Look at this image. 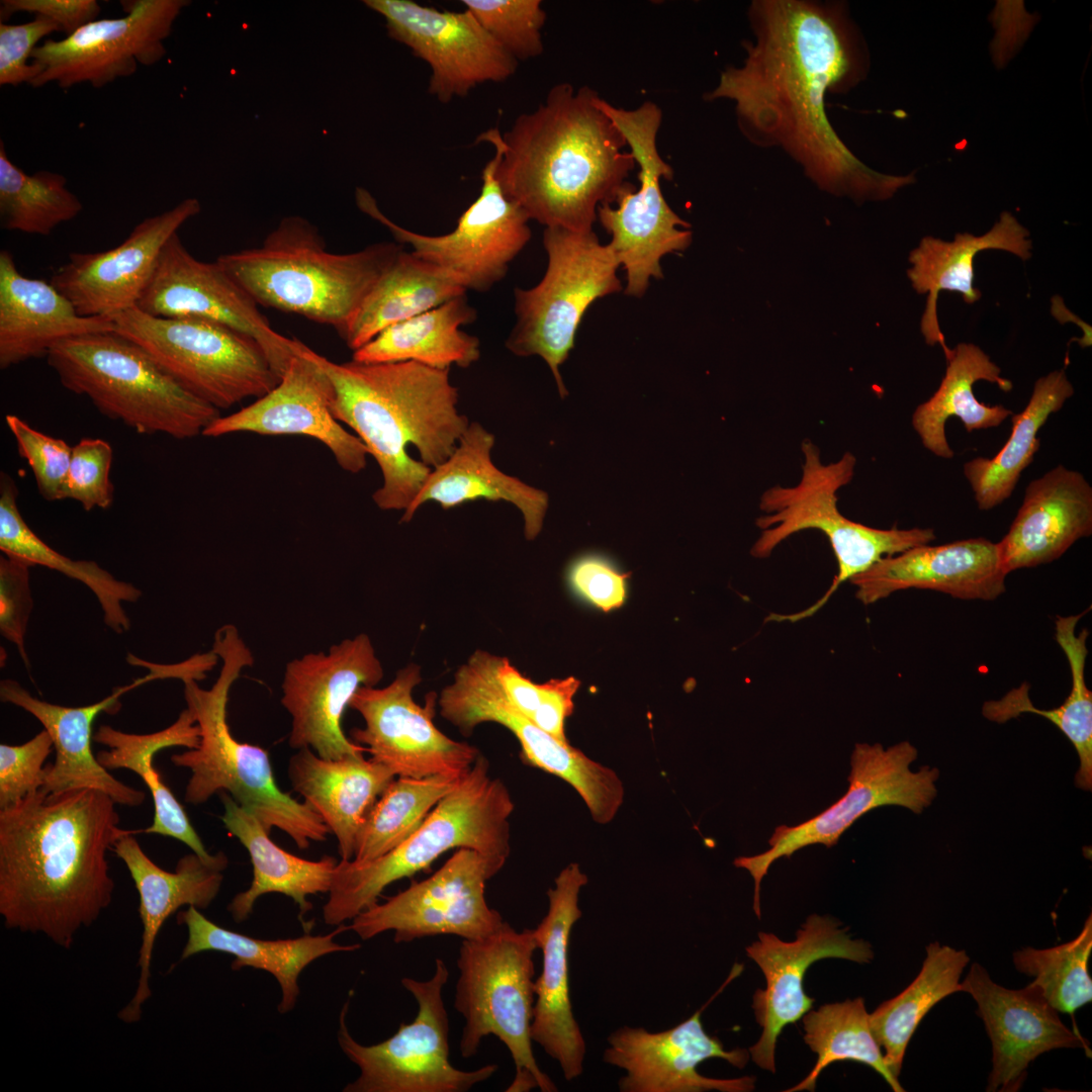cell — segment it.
Instances as JSON below:
<instances>
[{
  "instance_id": "6da1fadb",
  "label": "cell",
  "mask_w": 1092,
  "mask_h": 1092,
  "mask_svg": "<svg viewBox=\"0 0 1092 1092\" xmlns=\"http://www.w3.org/2000/svg\"><path fill=\"white\" fill-rule=\"evenodd\" d=\"M745 58L729 66L706 101L734 103L752 144L779 148L821 189L857 202L886 200L916 181L914 173H880L857 158L829 121L828 94H844L870 70L867 42L838 1L754 0Z\"/></svg>"
},
{
  "instance_id": "7a4b0ae2",
  "label": "cell",
  "mask_w": 1092,
  "mask_h": 1092,
  "mask_svg": "<svg viewBox=\"0 0 1092 1092\" xmlns=\"http://www.w3.org/2000/svg\"><path fill=\"white\" fill-rule=\"evenodd\" d=\"M104 792L40 789L0 809V914L6 928L70 948L112 901L106 853L125 834Z\"/></svg>"
},
{
  "instance_id": "3957f363",
  "label": "cell",
  "mask_w": 1092,
  "mask_h": 1092,
  "mask_svg": "<svg viewBox=\"0 0 1092 1092\" xmlns=\"http://www.w3.org/2000/svg\"><path fill=\"white\" fill-rule=\"evenodd\" d=\"M598 95L588 86L556 84L503 135L496 128L480 134L498 155L500 188L530 220L592 232L598 207L615 202L635 168L625 138L596 104Z\"/></svg>"
},
{
  "instance_id": "277c9868",
  "label": "cell",
  "mask_w": 1092,
  "mask_h": 1092,
  "mask_svg": "<svg viewBox=\"0 0 1092 1092\" xmlns=\"http://www.w3.org/2000/svg\"><path fill=\"white\" fill-rule=\"evenodd\" d=\"M320 362L334 388L333 416L356 433L381 470L374 503L404 513L470 424L457 408L449 369L414 361L336 363L322 355Z\"/></svg>"
},
{
  "instance_id": "5b68a950",
  "label": "cell",
  "mask_w": 1092,
  "mask_h": 1092,
  "mask_svg": "<svg viewBox=\"0 0 1092 1092\" xmlns=\"http://www.w3.org/2000/svg\"><path fill=\"white\" fill-rule=\"evenodd\" d=\"M211 650L222 662L214 684L205 690L196 680L183 681L186 708L200 730L196 748L171 756L174 765L191 771L185 802L200 805L214 794L226 792L269 833L272 828L282 830L300 849L311 841H325L330 829L307 803L279 789L267 750L239 741L231 731L229 695L243 668L254 663L250 648L238 629L225 624L216 630Z\"/></svg>"
},
{
  "instance_id": "8992f818",
  "label": "cell",
  "mask_w": 1092,
  "mask_h": 1092,
  "mask_svg": "<svg viewBox=\"0 0 1092 1092\" xmlns=\"http://www.w3.org/2000/svg\"><path fill=\"white\" fill-rule=\"evenodd\" d=\"M402 247L382 242L332 253L313 224L290 215L262 245L216 261L258 305L331 326L342 336Z\"/></svg>"
},
{
  "instance_id": "52a82bcc",
  "label": "cell",
  "mask_w": 1092,
  "mask_h": 1092,
  "mask_svg": "<svg viewBox=\"0 0 1092 1092\" xmlns=\"http://www.w3.org/2000/svg\"><path fill=\"white\" fill-rule=\"evenodd\" d=\"M513 811L509 789L490 776L487 759L479 754L457 787L398 846L370 861H338L323 909L325 922L341 925L353 919L376 903L387 886L427 869L451 849L470 848L507 860Z\"/></svg>"
},
{
  "instance_id": "ba28073f",
  "label": "cell",
  "mask_w": 1092,
  "mask_h": 1092,
  "mask_svg": "<svg viewBox=\"0 0 1092 1092\" xmlns=\"http://www.w3.org/2000/svg\"><path fill=\"white\" fill-rule=\"evenodd\" d=\"M47 360L66 389L87 396L100 414L139 434L190 439L220 416L114 331L63 340Z\"/></svg>"
},
{
  "instance_id": "9c48e42d",
  "label": "cell",
  "mask_w": 1092,
  "mask_h": 1092,
  "mask_svg": "<svg viewBox=\"0 0 1092 1092\" xmlns=\"http://www.w3.org/2000/svg\"><path fill=\"white\" fill-rule=\"evenodd\" d=\"M802 452L804 464L800 481L790 487L775 485L760 497L759 508L764 515L755 523L762 531L751 554L766 558L793 534L815 529L827 537L838 570L829 588L812 606L791 615L770 614L765 621L793 623L808 618L827 603L841 583L880 559L936 539L931 528L884 530L847 519L837 508V491L851 481L855 457L846 452L839 460L824 464L819 449L811 441L802 443Z\"/></svg>"
},
{
  "instance_id": "30bf717a",
  "label": "cell",
  "mask_w": 1092,
  "mask_h": 1092,
  "mask_svg": "<svg viewBox=\"0 0 1092 1092\" xmlns=\"http://www.w3.org/2000/svg\"><path fill=\"white\" fill-rule=\"evenodd\" d=\"M536 949L533 929L517 931L505 921L484 937L462 939L457 958L454 1007L464 1018L460 1054L471 1058L483 1037L496 1036L510 1052L516 1068L508 1092L534 1088L557 1091L539 1068L532 1050Z\"/></svg>"
},
{
  "instance_id": "8fae6325",
  "label": "cell",
  "mask_w": 1092,
  "mask_h": 1092,
  "mask_svg": "<svg viewBox=\"0 0 1092 1092\" xmlns=\"http://www.w3.org/2000/svg\"><path fill=\"white\" fill-rule=\"evenodd\" d=\"M543 246L548 258L544 276L531 288H515L516 324L506 347L517 356L543 358L563 398L568 391L559 367L574 347L586 309L622 289L620 264L594 231L545 228Z\"/></svg>"
},
{
  "instance_id": "7c38bea8",
  "label": "cell",
  "mask_w": 1092,
  "mask_h": 1092,
  "mask_svg": "<svg viewBox=\"0 0 1092 1092\" xmlns=\"http://www.w3.org/2000/svg\"><path fill=\"white\" fill-rule=\"evenodd\" d=\"M596 104L621 131L639 166V188L625 182L617 193L616 207L600 205L597 217L611 235L608 246L626 271L625 294L641 297L651 278H663L661 258L690 246L691 231L679 229L690 223L671 209L660 188V179L671 180L673 170L657 148L659 106L644 101L635 109H625L599 95Z\"/></svg>"
},
{
  "instance_id": "4fadbf2b",
  "label": "cell",
  "mask_w": 1092,
  "mask_h": 1092,
  "mask_svg": "<svg viewBox=\"0 0 1092 1092\" xmlns=\"http://www.w3.org/2000/svg\"><path fill=\"white\" fill-rule=\"evenodd\" d=\"M130 340L187 391L217 410L262 397L280 381L260 344L243 333L199 318L147 314L136 306L112 316Z\"/></svg>"
},
{
  "instance_id": "5bb4252c",
  "label": "cell",
  "mask_w": 1092,
  "mask_h": 1092,
  "mask_svg": "<svg viewBox=\"0 0 1092 1092\" xmlns=\"http://www.w3.org/2000/svg\"><path fill=\"white\" fill-rule=\"evenodd\" d=\"M449 971L441 959L429 980L403 978L401 985L418 1003L415 1019L401 1022L387 1039L364 1045L350 1034L345 1018L349 1000L340 1016L339 1044L359 1068L360 1075L346 1092H465L489 1079L498 1069L488 1064L473 1071L455 1068L449 1060V1018L443 988Z\"/></svg>"
},
{
  "instance_id": "9a60e30c",
  "label": "cell",
  "mask_w": 1092,
  "mask_h": 1092,
  "mask_svg": "<svg viewBox=\"0 0 1092 1092\" xmlns=\"http://www.w3.org/2000/svg\"><path fill=\"white\" fill-rule=\"evenodd\" d=\"M496 657L480 649L468 657L438 697L440 715L465 736L482 723L503 725L519 741L524 762L568 783L582 798L593 819L609 823L624 800V787L617 774L545 732L518 711L498 684Z\"/></svg>"
},
{
  "instance_id": "2e32d148",
  "label": "cell",
  "mask_w": 1092,
  "mask_h": 1092,
  "mask_svg": "<svg viewBox=\"0 0 1092 1092\" xmlns=\"http://www.w3.org/2000/svg\"><path fill=\"white\" fill-rule=\"evenodd\" d=\"M917 756V749L908 741L888 748L880 743L855 744L845 795L798 825L778 826L768 840L770 848L764 852L734 859V866L748 871L754 881L753 911L758 918L760 884L775 860L790 857L808 845H835L857 819L878 807L901 806L920 814L932 803L939 770L924 765L912 771L910 765Z\"/></svg>"
},
{
  "instance_id": "e0dca14e",
  "label": "cell",
  "mask_w": 1092,
  "mask_h": 1092,
  "mask_svg": "<svg viewBox=\"0 0 1092 1092\" xmlns=\"http://www.w3.org/2000/svg\"><path fill=\"white\" fill-rule=\"evenodd\" d=\"M506 861L474 849L457 848L428 879L369 906L348 928L363 940L392 930L395 943L437 935L484 937L505 922L487 904L485 887Z\"/></svg>"
},
{
  "instance_id": "ac0fdd59",
  "label": "cell",
  "mask_w": 1092,
  "mask_h": 1092,
  "mask_svg": "<svg viewBox=\"0 0 1092 1092\" xmlns=\"http://www.w3.org/2000/svg\"><path fill=\"white\" fill-rule=\"evenodd\" d=\"M498 155L485 165L478 197L459 216L453 231L427 236L406 230L388 218L375 198L357 188L358 208L384 225L394 240L453 274L466 290L484 292L506 276L510 263L531 238L529 217L509 199L495 177Z\"/></svg>"
},
{
  "instance_id": "d6986e66",
  "label": "cell",
  "mask_w": 1092,
  "mask_h": 1092,
  "mask_svg": "<svg viewBox=\"0 0 1092 1092\" xmlns=\"http://www.w3.org/2000/svg\"><path fill=\"white\" fill-rule=\"evenodd\" d=\"M421 681V667L410 663L386 687L359 688L349 707L361 715L365 726L351 729L350 739L396 777H463L480 752L437 728L435 693L426 696L424 706L415 702L413 692Z\"/></svg>"
},
{
  "instance_id": "ffe728a7",
  "label": "cell",
  "mask_w": 1092,
  "mask_h": 1092,
  "mask_svg": "<svg viewBox=\"0 0 1092 1092\" xmlns=\"http://www.w3.org/2000/svg\"><path fill=\"white\" fill-rule=\"evenodd\" d=\"M189 4L186 0L121 1L123 17L95 19L60 40H44L30 57L38 70L30 86L55 82L61 88L82 83L100 88L133 75L139 64L158 63L167 53L164 41L176 18Z\"/></svg>"
},
{
  "instance_id": "44dd1931",
  "label": "cell",
  "mask_w": 1092,
  "mask_h": 1092,
  "mask_svg": "<svg viewBox=\"0 0 1092 1092\" xmlns=\"http://www.w3.org/2000/svg\"><path fill=\"white\" fill-rule=\"evenodd\" d=\"M135 306L153 316L199 318L250 336L263 348L280 378L304 346L274 331L256 301L218 262L196 259L178 233L164 246Z\"/></svg>"
},
{
  "instance_id": "7402d4cb",
  "label": "cell",
  "mask_w": 1092,
  "mask_h": 1092,
  "mask_svg": "<svg viewBox=\"0 0 1092 1092\" xmlns=\"http://www.w3.org/2000/svg\"><path fill=\"white\" fill-rule=\"evenodd\" d=\"M382 665L370 638L359 634L286 664L281 704L292 719L289 745L311 748L326 759L361 755L366 748L348 738L341 721L361 687H375Z\"/></svg>"
},
{
  "instance_id": "603a6c76",
  "label": "cell",
  "mask_w": 1092,
  "mask_h": 1092,
  "mask_svg": "<svg viewBox=\"0 0 1092 1092\" xmlns=\"http://www.w3.org/2000/svg\"><path fill=\"white\" fill-rule=\"evenodd\" d=\"M385 19L387 34L431 69L428 91L442 103L464 97L477 85L503 82L518 61L468 11L438 10L412 0H365Z\"/></svg>"
},
{
  "instance_id": "cb8c5ba5",
  "label": "cell",
  "mask_w": 1092,
  "mask_h": 1092,
  "mask_svg": "<svg viewBox=\"0 0 1092 1092\" xmlns=\"http://www.w3.org/2000/svg\"><path fill=\"white\" fill-rule=\"evenodd\" d=\"M839 925L829 916L812 914L793 941L759 932L758 939L746 946L747 957L759 967L766 982L765 988L757 989L752 999L755 1020L762 1031L748 1051L759 1068L776 1072L775 1051L784 1027L812 1009L814 998L806 995L804 978L813 963L843 959L863 964L873 960L872 945L862 939H852L847 928Z\"/></svg>"
},
{
  "instance_id": "d4e9b609",
  "label": "cell",
  "mask_w": 1092,
  "mask_h": 1092,
  "mask_svg": "<svg viewBox=\"0 0 1092 1092\" xmlns=\"http://www.w3.org/2000/svg\"><path fill=\"white\" fill-rule=\"evenodd\" d=\"M734 966L718 992L690 1018L672 1028L651 1032L642 1027L623 1026L608 1037L604 1062L626 1072L619 1080L622 1092H748L755 1088V1078L716 1079L699 1073L698 1066L713 1058L723 1059L743 1069L750 1058L749 1051L724 1049L721 1040L709 1035L703 1027L701 1013L705 1007L741 973Z\"/></svg>"
},
{
  "instance_id": "484cf974",
  "label": "cell",
  "mask_w": 1092,
  "mask_h": 1092,
  "mask_svg": "<svg viewBox=\"0 0 1092 1092\" xmlns=\"http://www.w3.org/2000/svg\"><path fill=\"white\" fill-rule=\"evenodd\" d=\"M333 384L320 362V354L304 345L290 359L272 390L237 413L219 416L202 436L239 432L306 436L329 448L341 468L358 473L366 467L369 453L362 441L333 416Z\"/></svg>"
},
{
  "instance_id": "4316f807",
  "label": "cell",
  "mask_w": 1092,
  "mask_h": 1092,
  "mask_svg": "<svg viewBox=\"0 0 1092 1092\" xmlns=\"http://www.w3.org/2000/svg\"><path fill=\"white\" fill-rule=\"evenodd\" d=\"M133 664L149 667L151 670L131 684L114 689L103 700L83 707L52 704L33 697L14 679L1 680V701L31 714L53 739L56 759L53 764L46 766L44 784L40 789L42 792L57 794L77 789H95L106 793L119 805L136 807L144 803L145 792L115 779L93 754V722L101 712L110 715L118 713L121 708L120 697L123 694L155 679L182 680L188 676L189 667L186 661L156 664L138 657Z\"/></svg>"
},
{
  "instance_id": "83f0119b",
  "label": "cell",
  "mask_w": 1092,
  "mask_h": 1092,
  "mask_svg": "<svg viewBox=\"0 0 1092 1092\" xmlns=\"http://www.w3.org/2000/svg\"><path fill=\"white\" fill-rule=\"evenodd\" d=\"M201 205L186 198L139 222L118 246L97 253H72L50 282L85 316H113L136 305L164 246Z\"/></svg>"
},
{
  "instance_id": "f1b7e54d",
  "label": "cell",
  "mask_w": 1092,
  "mask_h": 1092,
  "mask_svg": "<svg viewBox=\"0 0 1092 1092\" xmlns=\"http://www.w3.org/2000/svg\"><path fill=\"white\" fill-rule=\"evenodd\" d=\"M962 984L978 1005L992 1043V1070L987 1091L1015 1092L1026 1078L1029 1064L1056 1049L1081 1048L1089 1043L1068 1028L1058 1011L1031 983L1013 990L996 984L979 964H973Z\"/></svg>"
},
{
  "instance_id": "f546056e",
  "label": "cell",
  "mask_w": 1092,
  "mask_h": 1092,
  "mask_svg": "<svg viewBox=\"0 0 1092 1092\" xmlns=\"http://www.w3.org/2000/svg\"><path fill=\"white\" fill-rule=\"evenodd\" d=\"M587 877L577 863L565 867L547 892L548 911L533 929L543 956L542 971L534 982L532 1040L554 1059L563 1077L572 1081L583 1072L585 1041L574 1017L569 996L568 946L571 930L581 917L580 889Z\"/></svg>"
},
{
  "instance_id": "4dcf8cb0",
  "label": "cell",
  "mask_w": 1092,
  "mask_h": 1092,
  "mask_svg": "<svg viewBox=\"0 0 1092 1092\" xmlns=\"http://www.w3.org/2000/svg\"><path fill=\"white\" fill-rule=\"evenodd\" d=\"M1007 575L998 544L971 538L919 545L886 556L849 581L864 605L908 588L931 589L961 600L993 601L1005 593Z\"/></svg>"
},
{
  "instance_id": "1f68e13d",
  "label": "cell",
  "mask_w": 1092,
  "mask_h": 1092,
  "mask_svg": "<svg viewBox=\"0 0 1092 1092\" xmlns=\"http://www.w3.org/2000/svg\"><path fill=\"white\" fill-rule=\"evenodd\" d=\"M136 833L140 832L123 835L112 849L126 866L139 893L143 926L138 987L131 1000L118 1013V1018L125 1023H134L142 1018L143 1005L152 995L153 949L164 922L184 905L207 908L220 890L222 871L229 863L222 851L210 860L192 852L178 860L175 872H168L144 852L134 837Z\"/></svg>"
},
{
  "instance_id": "d6a6232c",
  "label": "cell",
  "mask_w": 1092,
  "mask_h": 1092,
  "mask_svg": "<svg viewBox=\"0 0 1092 1092\" xmlns=\"http://www.w3.org/2000/svg\"><path fill=\"white\" fill-rule=\"evenodd\" d=\"M1092 533V487L1077 470L1058 465L1028 483L1022 504L998 544L1009 574L1060 558Z\"/></svg>"
},
{
  "instance_id": "836d02e7",
  "label": "cell",
  "mask_w": 1092,
  "mask_h": 1092,
  "mask_svg": "<svg viewBox=\"0 0 1092 1092\" xmlns=\"http://www.w3.org/2000/svg\"><path fill=\"white\" fill-rule=\"evenodd\" d=\"M112 316H85L51 282L22 275L7 250L0 252V368L47 357L59 342L112 332Z\"/></svg>"
},
{
  "instance_id": "e575fe53",
  "label": "cell",
  "mask_w": 1092,
  "mask_h": 1092,
  "mask_svg": "<svg viewBox=\"0 0 1092 1092\" xmlns=\"http://www.w3.org/2000/svg\"><path fill=\"white\" fill-rule=\"evenodd\" d=\"M493 445L491 433L476 422L470 423L453 453L431 469L401 522L411 521L419 508L430 502L449 510L478 499L503 500L521 511L525 537L535 539L543 527L548 494L498 469L490 456Z\"/></svg>"
},
{
  "instance_id": "d590c367",
  "label": "cell",
  "mask_w": 1092,
  "mask_h": 1092,
  "mask_svg": "<svg viewBox=\"0 0 1092 1092\" xmlns=\"http://www.w3.org/2000/svg\"><path fill=\"white\" fill-rule=\"evenodd\" d=\"M292 788L318 814L338 842L341 859L354 857L358 833L374 803L396 778L363 754L326 759L303 747L288 762Z\"/></svg>"
},
{
  "instance_id": "8d00e7d4",
  "label": "cell",
  "mask_w": 1092,
  "mask_h": 1092,
  "mask_svg": "<svg viewBox=\"0 0 1092 1092\" xmlns=\"http://www.w3.org/2000/svg\"><path fill=\"white\" fill-rule=\"evenodd\" d=\"M1031 247L1028 230L1008 211H1003L991 230L982 236L961 233L950 242L924 237L910 253L909 261L913 266L908 270V276L918 293L927 294L921 318L925 342L929 346L939 344L946 360L952 355L938 325V294L943 290L960 292L969 304L981 298V292L974 286V259L979 252L1003 250L1025 261L1031 257Z\"/></svg>"
},
{
  "instance_id": "74e56055",
  "label": "cell",
  "mask_w": 1092,
  "mask_h": 1092,
  "mask_svg": "<svg viewBox=\"0 0 1092 1092\" xmlns=\"http://www.w3.org/2000/svg\"><path fill=\"white\" fill-rule=\"evenodd\" d=\"M224 828L248 850L253 864L249 889L238 893L228 906L236 922L246 920L257 899L268 893L290 897L299 908V919L311 909L307 897L330 891L338 863L333 856L318 860L298 857L279 847L260 820L226 792H220Z\"/></svg>"
},
{
  "instance_id": "f35d334b",
  "label": "cell",
  "mask_w": 1092,
  "mask_h": 1092,
  "mask_svg": "<svg viewBox=\"0 0 1092 1092\" xmlns=\"http://www.w3.org/2000/svg\"><path fill=\"white\" fill-rule=\"evenodd\" d=\"M177 920L188 931L181 960L202 951H220L235 957L233 970L252 967L269 972L281 987L282 999L278 1005L281 1013L294 1007L299 994L298 977L307 965L328 953L354 951L361 947L359 943L342 945L334 940L336 935L349 930L342 924L325 935L306 932L297 938L263 940L213 923L195 906L180 911Z\"/></svg>"
},
{
  "instance_id": "ab89813d",
  "label": "cell",
  "mask_w": 1092,
  "mask_h": 1092,
  "mask_svg": "<svg viewBox=\"0 0 1092 1092\" xmlns=\"http://www.w3.org/2000/svg\"><path fill=\"white\" fill-rule=\"evenodd\" d=\"M93 740L109 747V750L96 754L103 767L129 769L140 776L149 788L155 808L154 820L142 832L175 838L206 860L215 857V854L207 851L183 806L153 766V757L161 749L174 746L192 749L198 746L200 730L189 709H184L174 723L160 731L135 734L101 725Z\"/></svg>"
},
{
  "instance_id": "60d3db41",
  "label": "cell",
  "mask_w": 1092,
  "mask_h": 1092,
  "mask_svg": "<svg viewBox=\"0 0 1092 1092\" xmlns=\"http://www.w3.org/2000/svg\"><path fill=\"white\" fill-rule=\"evenodd\" d=\"M943 378L932 396L919 404L912 415V426L922 445L937 457L950 459L953 451L946 435L945 423L958 417L970 433L995 428L1013 413L1001 404L980 402L973 385L978 380L995 383L1003 391L1012 389V382L1001 376V369L977 345L960 343L952 349Z\"/></svg>"
},
{
  "instance_id": "b9f144b4",
  "label": "cell",
  "mask_w": 1092,
  "mask_h": 1092,
  "mask_svg": "<svg viewBox=\"0 0 1092 1092\" xmlns=\"http://www.w3.org/2000/svg\"><path fill=\"white\" fill-rule=\"evenodd\" d=\"M466 294L394 324L353 352L362 363L414 361L430 367L467 368L480 357L477 337L461 330L476 320Z\"/></svg>"
},
{
  "instance_id": "7bdbcfd3",
  "label": "cell",
  "mask_w": 1092,
  "mask_h": 1092,
  "mask_svg": "<svg viewBox=\"0 0 1092 1092\" xmlns=\"http://www.w3.org/2000/svg\"><path fill=\"white\" fill-rule=\"evenodd\" d=\"M447 270L402 250L377 280L341 338L356 351L386 328L466 294Z\"/></svg>"
},
{
  "instance_id": "ee69618b",
  "label": "cell",
  "mask_w": 1092,
  "mask_h": 1092,
  "mask_svg": "<svg viewBox=\"0 0 1092 1092\" xmlns=\"http://www.w3.org/2000/svg\"><path fill=\"white\" fill-rule=\"evenodd\" d=\"M1058 616L1055 621V638L1064 651L1072 675V689L1065 702L1054 709H1037L1029 698V686L1023 682L997 701L985 702L982 714L996 723H1005L1023 713L1039 715L1054 725L1070 740L1079 757L1075 776L1077 788L1092 789V693L1085 680V664L1088 655L1089 632L1083 629L1076 634L1079 620L1085 614Z\"/></svg>"
},
{
  "instance_id": "f6af8a7d",
  "label": "cell",
  "mask_w": 1092,
  "mask_h": 1092,
  "mask_svg": "<svg viewBox=\"0 0 1092 1092\" xmlns=\"http://www.w3.org/2000/svg\"><path fill=\"white\" fill-rule=\"evenodd\" d=\"M1073 394L1074 387L1064 369L1039 377L1025 407L1013 415L1011 434L1002 449L992 458L977 457L964 464V474L980 510H991L1011 495L1040 447L1038 431Z\"/></svg>"
},
{
  "instance_id": "bcb514c9",
  "label": "cell",
  "mask_w": 1092,
  "mask_h": 1092,
  "mask_svg": "<svg viewBox=\"0 0 1092 1092\" xmlns=\"http://www.w3.org/2000/svg\"><path fill=\"white\" fill-rule=\"evenodd\" d=\"M18 489L6 473L0 477V550L41 565L85 584L96 597L104 623L115 633L129 630L130 620L122 603H134L142 590L132 583L116 579L92 560H73L50 547L26 524L17 506Z\"/></svg>"
},
{
  "instance_id": "7dc6e473",
  "label": "cell",
  "mask_w": 1092,
  "mask_h": 1092,
  "mask_svg": "<svg viewBox=\"0 0 1092 1092\" xmlns=\"http://www.w3.org/2000/svg\"><path fill=\"white\" fill-rule=\"evenodd\" d=\"M970 959L939 942L926 946L917 977L897 996L883 1002L869 1016L872 1032L890 1071L899 1077L907 1045L927 1012L946 996L962 992L961 975Z\"/></svg>"
},
{
  "instance_id": "c3c4849f",
  "label": "cell",
  "mask_w": 1092,
  "mask_h": 1092,
  "mask_svg": "<svg viewBox=\"0 0 1092 1092\" xmlns=\"http://www.w3.org/2000/svg\"><path fill=\"white\" fill-rule=\"evenodd\" d=\"M861 997L829 1003L802 1016L804 1040L817 1055L814 1068L806 1078L787 1092L814 1091L820 1073L838 1061H855L873 1068L895 1092L904 1089L888 1068L881 1046L875 1038Z\"/></svg>"
},
{
  "instance_id": "681fc988",
  "label": "cell",
  "mask_w": 1092,
  "mask_h": 1092,
  "mask_svg": "<svg viewBox=\"0 0 1092 1092\" xmlns=\"http://www.w3.org/2000/svg\"><path fill=\"white\" fill-rule=\"evenodd\" d=\"M461 779L443 775L422 779L396 777L369 811L351 860L370 861L398 846Z\"/></svg>"
},
{
  "instance_id": "f907efd6",
  "label": "cell",
  "mask_w": 1092,
  "mask_h": 1092,
  "mask_svg": "<svg viewBox=\"0 0 1092 1092\" xmlns=\"http://www.w3.org/2000/svg\"><path fill=\"white\" fill-rule=\"evenodd\" d=\"M83 204L59 173L27 174L12 163L0 143V218L2 229L48 236L81 212Z\"/></svg>"
},
{
  "instance_id": "816d5d0a",
  "label": "cell",
  "mask_w": 1092,
  "mask_h": 1092,
  "mask_svg": "<svg viewBox=\"0 0 1092 1092\" xmlns=\"http://www.w3.org/2000/svg\"><path fill=\"white\" fill-rule=\"evenodd\" d=\"M1092 951V916L1072 940L1044 949L1024 947L1013 953L1017 971L1034 977L1046 1001L1059 1012L1074 1014L1092 1000L1088 962Z\"/></svg>"
},
{
  "instance_id": "f5cc1de1",
  "label": "cell",
  "mask_w": 1092,
  "mask_h": 1092,
  "mask_svg": "<svg viewBox=\"0 0 1092 1092\" xmlns=\"http://www.w3.org/2000/svg\"><path fill=\"white\" fill-rule=\"evenodd\" d=\"M462 4L518 62L543 53L546 12L540 0H463Z\"/></svg>"
},
{
  "instance_id": "db71d44e",
  "label": "cell",
  "mask_w": 1092,
  "mask_h": 1092,
  "mask_svg": "<svg viewBox=\"0 0 1092 1092\" xmlns=\"http://www.w3.org/2000/svg\"><path fill=\"white\" fill-rule=\"evenodd\" d=\"M112 458L110 444L102 439L83 438L72 446L61 500L79 502L85 511L109 509L114 497L110 480Z\"/></svg>"
},
{
  "instance_id": "11a10c76",
  "label": "cell",
  "mask_w": 1092,
  "mask_h": 1092,
  "mask_svg": "<svg viewBox=\"0 0 1092 1092\" xmlns=\"http://www.w3.org/2000/svg\"><path fill=\"white\" fill-rule=\"evenodd\" d=\"M5 423L15 439L19 456L31 468L40 495L48 502L61 500L72 447L62 439L31 428L15 415H7Z\"/></svg>"
},
{
  "instance_id": "9f6ffc18",
  "label": "cell",
  "mask_w": 1092,
  "mask_h": 1092,
  "mask_svg": "<svg viewBox=\"0 0 1092 1092\" xmlns=\"http://www.w3.org/2000/svg\"><path fill=\"white\" fill-rule=\"evenodd\" d=\"M53 747V739L46 729L22 744H0V809L14 806L42 788L43 764Z\"/></svg>"
},
{
  "instance_id": "6f0895ef",
  "label": "cell",
  "mask_w": 1092,
  "mask_h": 1092,
  "mask_svg": "<svg viewBox=\"0 0 1092 1092\" xmlns=\"http://www.w3.org/2000/svg\"><path fill=\"white\" fill-rule=\"evenodd\" d=\"M31 565L16 557H0V632L13 643L29 669V659L25 650V633L33 607L29 568Z\"/></svg>"
},
{
  "instance_id": "680465c9",
  "label": "cell",
  "mask_w": 1092,
  "mask_h": 1092,
  "mask_svg": "<svg viewBox=\"0 0 1092 1092\" xmlns=\"http://www.w3.org/2000/svg\"><path fill=\"white\" fill-rule=\"evenodd\" d=\"M55 31H60L59 26L41 16L21 24L0 22V85H30L38 74L31 54L40 39Z\"/></svg>"
},
{
  "instance_id": "91938a15",
  "label": "cell",
  "mask_w": 1092,
  "mask_h": 1092,
  "mask_svg": "<svg viewBox=\"0 0 1092 1092\" xmlns=\"http://www.w3.org/2000/svg\"><path fill=\"white\" fill-rule=\"evenodd\" d=\"M567 579L578 596L604 612L620 608L625 602L627 574L603 556L576 558L568 567Z\"/></svg>"
},
{
  "instance_id": "94428289",
  "label": "cell",
  "mask_w": 1092,
  "mask_h": 1092,
  "mask_svg": "<svg viewBox=\"0 0 1092 1092\" xmlns=\"http://www.w3.org/2000/svg\"><path fill=\"white\" fill-rule=\"evenodd\" d=\"M101 11L96 0H2L1 22L12 14L26 12L55 22L67 35L95 20Z\"/></svg>"
},
{
  "instance_id": "6125c7cd",
  "label": "cell",
  "mask_w": 1092,
  "mask_h": 1092,
  "mask_svg": "<svg viewBox=\"0 0 1092 1092\" xmlns=\"http://www.w3.org/2000/svg\"><path fill=\"white\" fill-rule=\"evenodd\" d=\"M546 682V698L531 721L558 740L568 742L564 725L566 718L573 712V698L580 681L574 676H568L552 678Z\"/></svg>"
},
{
  "instance_id": "be15d7a7",
  "label": "cell",
  "mask_w": 1092,
  "mask_h": 1092,
  "mask_svg": "<svg viewBox=\"0 0 1092 1092\" xmlns=\"http://www.w3.org/2000/svg\"><path fill=\"white\" fill-rule=\"evenodd\" d=\"M495 672L508 701L531 720L546 698L547 682H533L524 676L509 658L499 655L496 658Z\"/></svg>"
}]
</instances>
